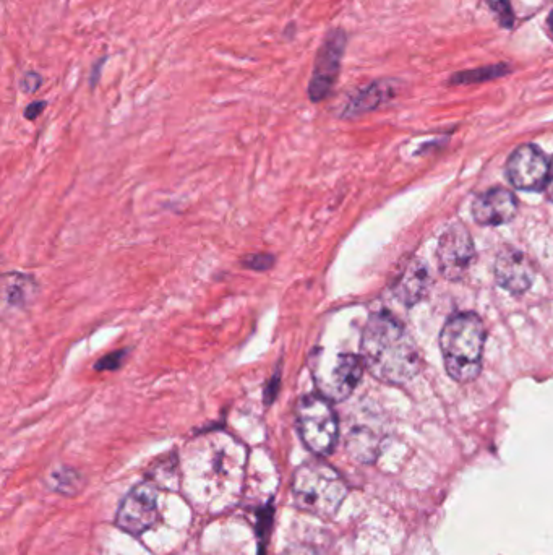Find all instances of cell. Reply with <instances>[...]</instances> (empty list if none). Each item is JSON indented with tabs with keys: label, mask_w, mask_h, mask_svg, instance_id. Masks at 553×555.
Here are the masks:
<instances>
[{
	"label": "cell",
	"mask_w": 553,
	"mask_h": 555,
	"mask_svg": "<svg viewBox=\"0 0 553 555\" xmlns=\"http://www.w3.org/2000/svg\"><path fill=\"white\" fill-rule=\"evenodd\" d=\"M362 361L375 379L403 385L421 370V351L408 328L390 312L370 317L362 333Z\"/></svg>",
	"instance_id": "1"
},
{
	"label": "cell",
	"mask_w": 553,
	"mask_h": 555,
	"mask_svg": "<svg viewBox=\"0 0 553 555\" xmlns=\"http://www.w3.org/2000/svg\"><path fill=\"white\" fill-rule=\"evenodd\" d=\"M485 335L484 322L472 312L455 315L445 323L440 348L451 379L459 383L476 379L481 372Z\"/></svg>",
	"instance_id": "2"
},
{
	"label": "cell",
	"mask_w": 553,
	"mask_h": 555,
	"mask_svg": "<svg viewBox=\"0 0 553 555\" xmlns=\"http://www.w3.org/2000/svg\"><path fill=\"white\" fill-rule=\"evenodd\" d=\"M297 507L315 517H335L348 495V486L336 469L323 461H309L297 469L292 481Z\"/></svg>",
	"instance_id": "3"
},
{
	"label": "cell",
	"mask_w": 553,
	"mask_h": 555,
	"mask_svg": "<svg viewBox=\"0 0 553 555\" xmlns=\"http://www.w3.org/2000/svg\"><path fill=\"white\" fill-rule=\"evenodd\" d=\"M297 427L310 452L330 455L338 444L339 422L330 400L317 393L302 396L297 403Z\"/></svg>",
	"instance_id": "4"
},
{
	"label": "cell",
	"mask_w": 553,
	"mask_h": 555,
	"mask_svg": "<svg viewBox=\"0 0 553 555\" xmlns=\"http://www.w3.org/2000/svg\"><path fill=\"white\" fill-rule=\"evenodd\" d=\"M346 46H348V35L343 28H333L326 33L315 56L312 77L307 88L312 103H322L335 90L341 74Z\"/></svg>",
	"instance_id": "5"
},
{
	"label": "cell",
	"mask_w": 553,
	"mask_h": 555,
	"mask_svg": "<svg viewBox=\"0 0 553 555\" xmlns=\"http://www.w3.org/2000/svg\"><path fill=\"white\" fill-rule=\"evenodd\" d=\"M158 520V487L155 482H140L122 500L117 512L116 525L125 533H145Z\"/></svg>",
	"instance_id": "6"
},
{
	"label": "cell",
	"mask_w": 553,
	"mask_h": 555,
	"mask_svg": "<svg viewBox=\"0 0 553 555\" xmlns=\"http://www.w3.org/2000/svg\"><path fill=\"white\" fill-rule=\"evenodd\" d=\"M474 257L476 249L466 226L453 224L446 229L437 247L438 270L446 280H461L469 272Z\"/></svg>",
	"instance_id": "7"
},
{
	"label": "cell",
	"mask_w": 553,
	"mask_h": 555,
	"mask_svg": "<svg viewBox=\"0 0 553 555\" xmlns=\"http://www.w3.org/2000/svg\"><path fill=\"white\" fill-rule=\"evenodd\" d=\"M506 173L516 189L528 192L545 189L550 176V161L544 151L534 145H524L511 155Z\"/></svg>",
	"instance_id": "8"
},
{
	"label": "cell",
	"mask_w": 553,
	"mask_h": 555,
	"mask_svg": "<svg viewBox=\"0 0 553 555\" xmlns=\"http://www.w3.org/2000/svg\"><path fill=\"white\" fill-rule=\"evenodd\" d=\"M495 276L498 284L508 293L524 294L534 283L536 268L521 250L505 249L498 254L495 262Z\"/></svg>",
	"instance_id": "9"
},
{
	"label": "cell",
	"mask_w": 553,
	"mask_h": 555,
	"mask_svg": "<svg viewBox=\"0 0 553 555\" xmlns=\"http://www.w3.org/2000/svg\"><path fill=\"white\" fill-rule=\"evenodd\" d=\"M518 213V200L510 190H487L472 205V216L482 226H502L510 223Z\"/></svg>",
	"instance_id": "10"
},
{
	"label": "cell",
	"mask_w": 553,
	"mask_h": 555,
	"mask_svg": "<svg viewBox=\"0 0 553 555\" xmlns=\"http://www.w3.org/2000/svg\"><path fill=\"white\" fill-rule=\"evenodd\" d=\"M364 361L354 354H341L331 369L323 396L328 400L343 401L356 390L364 374Z\"/></svg>",
	"instance_id": "11"
},
{
	"label": "cell",
	"mask_w": 553,
	"mask_h": 555,
	"mask_svg": "<svg viewBox=\"0 0 553 555\" xmlns=\"http://www.w3.org/2000/svg\"><path fill=\"white\" fill-rule=\"evenodd\" d=\"M430 275L425 263L419 259H409L404 263L393 281V294L404 306H416L429 289Z\"/></svg>",
	"instance_id": "12"
},
{
	"label": "cell",
	"mask_w": 553,
	"mask_h": 555,
	"mask_svg": "<svg viewBox=\"0 0 553 555\" xmlns=\"http://www.w3.org/2000/svg\"><path fill=\"white\" fill-rule=\"evenodd\" d=\"M393 95V88L388 82H373L367 87L359 88L354 95L349 96L344 104L341 117H357L380 108Z\"/></svg>",
	"instance_id": "13"
},
{
	"label": "cell",
	"mask_w": 553,
	"mask_h": 555,
	"mask_svg": "<svg viewBox=\"0 0 553 555\" xmlns=\"http://www.w3.org/2000/svg\"><path fill=\"white\" fill-rule=\"evenodd\" d=\"M36 294V283L31 276L7 273L2 280V299L5 306L25 309Z\"/></svg>",
	"instance_id": "14"
},
{
	"label": "cell",
	"mask_w": 553,
	"mask_h": 555,
	"mask_svg": "<svg viewBox=\"0 0 553 555\" xmlns=\"http://www.w3.org/2000/svg\"><path fill=\"white\" fill-rule=\"evenodd\" d=\"M348 448L349 453L356 460L362 461V463H372L378 455V440L372 432L364 431V429L357 431L356 429L349 435Z\"/></svg>",
	"instance_id": "15"
},
{
	"label": "cell",
	"mask_w": 553,
	"mask_h": 555,
	"mask_svg": "<svg viewBox=\"0 0 553 555\" xmlns=\"http://www.w3.org/2000/svg\"><path fill=\"white\" fill-rule=\"evenodd\" d=\"M511 69L508 65L497 64L489 65V67H481V69L466 70V72H458L451 78V85H472V83L487 82V80H495L498 77H505L510 74Z\"/></svg>",
	"instance_id": "16"
},
{
	"label": "cell",
	"mask_w": 553,
	"mask_h": 555,
	"mask_svg": "<svg viewBox=\"0 0 553 555\" xmlns=\"http://www.w3.org/2000/svg\"><path fill=\"white\" fill-rule=\"evenodd\" d=\"M485 2H487L489 9L492 10L493 15L497 17L498 23L503 28H511L513 26L515 15H513L510 0H485Z\"/></svg>",
	"instance_id": "17"
},
{
	"label": "cell",
	"mask_w": 553,
	"mask_h": 555,
	"mask_svg": "<svg viewBox=\"0 0 553 555\" xmlns=\"http://www.w3.org/2000/svg\"><path fill=\"white\" fill-rule=\"evenodd\" d=\"M275 265V257L270 254H253L244 259V267L255 270V272H266Z\"/></svg>",
	"instance_id": "18"
},
{
	"label": "cell",
	"mask_w": 553,
	"mask_h": 555,
	"mask_svg": "<svg viewBox=\"0 0 553 555\" xmlns=\"http://www.w3.org/2000/svg\"><path fill=\"white\" fill-rule=\"evenodd\" d=\"M125 354L127 351H119V353H112L106 358L99 359L96 362L95 369L96 370H116L122 366V362H124Z\"/></svg>",
	"instance_id": "19"
},
{
	"label": "cell",
	"mask_w": 553,
	"mask_h": 555,
	"mask_svg": "<svg viewBox=\"0 0 553 555\" xmlns=\"http://www.w3.org/2000/svg\"><path fill=\"white\" fill-rule=\"evenodd\" d=\"M41 85H43V77H41V74H38V72H33V70H31V72H26V74L23 75L22 83H20V87H22V90L28 93V95L36 93V91L41 88Z\"/></svg>",
	"instance_id": "20"
},
{
	"label": "cell",
	"mask_w": 553,
	"mask_h": 555,
	"mask_svg": "<svg viewBox=\"0 0 553 555\" xmlns=\"http://www.w3.org/2000/svg\"><path fill=\"white\" fill-rule=\"evenodd\" d=\"M46 106H48V103H46L44 99H41V101H33V103L28 104L25 109L26 119H28V121H35V119H38V117L43 114Z\"/></svg>",
	"instance_id": "21"
},
{
	"label": "cell",
	"mask_w": 553,
	"mask_h": 555,
	"mask_svg": "<svg viewBox=\"0 0 553 555\" xmlns=\"http://www.w3.org/2000/svg\"><path fill=\"white\" fill-rule=\"evenodd\" d=\"M281 555H318L315 549L310 546H305V544H296V546H291L286 549Z\"/></svg>",
	"instance_id": "22"
},
{
	"label": "cell",
	"mask_w": 553,
	"mask_h": 555,
	"mask_svg": "<svg viewBox=\"0 0 553 555\" xmlns=\"http://www.w3.org/2000/svg\"><path fill=\"white\" fill-rule=\"evenodd\" d=\"M279 387V374L276 375L275 380L271 379L268 383V388L265 390V403L270 405L271 401H275L276 392H278Z\"/></svg>",
	"instance_id": "23"
},
{
	"label": "cell",
	"mask_w": 553,
	"mask_h": 555,
	"mask_svg": "<svg viewBox=\"0 0 553 555\" xmlns=\"http://www.w3.org/2000/svg\"><path fill=\"white\" fill-rule=\"evenodd\" d=\"M545 190H547V195H549L550 200L553 202V158L550 161V176L547 185H545Z\"/></svg>",
	"instance_id": "24"
},
{
	"label": "cell",
	"mask_w": 553,
	"mask_h": 555,
	"mask_svg": "<svg viewBox=\"0 0 553 555\" xmlns=\"http://www.w3.org/2000/svg\"><path fill=\"white\" fill-rule=\"evenodd\" d=\"M549 26H550V31H552L553 33V12L550 13L549 15Z\"/></svg>",
	"instance_id": "25"
}]
</instances>
